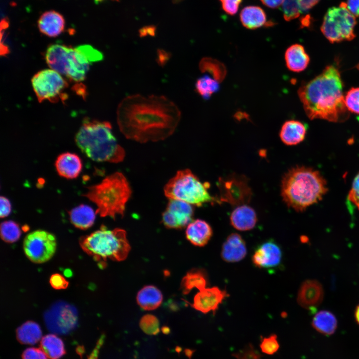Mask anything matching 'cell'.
<instances>
[{"label": "cell", "mask_w": 359, "mask_h": 359, "mask_svg": "<svg viewBox=\"0 0 359 359\" xmlns=\"http://www.w3.org/2000/svg\"><path fill=\"white\" fill-rule=\"evenodd\" d=\"M180 117L178 106L164 96L130 95L120 102L117 110L121 132L127 139L142 143L168 138Z\"/></svg>", "instance_id": "cell-1"}, {"label": "cell", "mask_w": 359, "mask_h": 359, "mask_svg": "<svg viewBox=\"0 0 359 359\" xmlns=\"http://www.w3.org/2000/svg\"><path fill=\"white\" fill-rule=\"evenodd\" d=\"M343 90V83L338 69L329 65L319 75L302 84L298 94L310 119L342 123L350 117Z\"/></svg>", "instance_id": "cell-2"}, {"label": "cell", "mask_w": 359, "mask_h": 359, "mask_svg": "<svg viewBox=\"0 0 359 359\" xmlns=\"http://www.w3.org/2000/svg\"><path fill=\"white\" fill-rule=\"evenodd\" d=\"M328 191L327 183L320 172L311 168H292L283 177L281 195L286 205L296 211L322 200Z\"/></svg>", "instance_id": "cell-3"}, {"label": "cell", "mask_w": 359, "mask_h": 359, "mask_svg": "<svg viewBox=\"0 0 359 359\" xmlns=\"http://www.w3.org/2000/svg\"><path fill=\"white\" fill-rule=\"evenodd\" d=\"M75 141L81 152L95 162L118 163L125 156V152L118 143L108 122L84 119Z\"/></svg>", "instance_id": "cell-4"}, {"label": "cell", "mask_w": 359, "mask_h": 359, "mask_svg": "<svg viewBox=\"0 0 359 359\" xmlns=\"http://www.w3.org/2000/svg\"><path fill=\"white\" fill-rule=\"evenodd\" d=\"M131 193L126 177L122 173L116 172L107 176L99 183L88 187L83 196L96 204L97 214L115 219L117 215H124Z\"/></svg>", "instance_id": "cell-5"}, {"label": "cell", "mask_w": 359, "mask_h": 359, "mask_svg": "<svg viewBox=\"0 0 359 359\" xmlns=\"http://www.w3.org/2000/svg\"><path fill=\"white\" fill-rule=\"evenodd\" d=\"M79 243L84 251L101 263L107 259L123 261L131 249L125 230L119 228L109 229L104 225L81 237Z\"/></svg>", "instance_id": "cell-6"}, {"label": "cell", "mask_w": 359, "mask_h": 359, "mask_svg": "<svg viewBox=\"0 0 359 359\" xmlns=\"http://www.w3.org/2000/svg\"><path fill=\"white\" fill-rule=\"evenodd\" d=\"M210 184L202 182L188 169L178 171L164 187V193L169 199L183 201L191 205L201 206L203 204L214 202L217 198L211 196L208 189Z\"/></svg>", "instance_id": "cell-7"}, {"label": "cell", "mask_w": 359, "mask_h": 359, "mask_svg": "<svg viewBox=\"0 0 359 359\" xmlns=\"http://www.w3.org/2000/svg\"><path fill=\"white\" fill-rule=\"evenodd\" d=\"M356 17L347 7L346 2L330 8L325 14L321 30L331 43L353 40L356 36L354 28Z\"/></svg>", "instance_id": "cell-8"}, {"label": "cell", "mask_w": 359, "mask_h": 359, "mask_svg": "<svg viewBox=\"0 0 359 359\" xmlns=\"http://www.w3.org/2000/svg\"><path fill=\"white\" fill-rule=\"evenodd\" d=\"M32 86L39 102L47 100L55 103L64 101L68 98L65 92L68 87L67 81L60 73L52 69H44L32 78Z\"/></svg>", "instance_id": "cell-9"}, {"label": "cell", "mask_w": 359, "mask_h": 359, "mask_svg": "<svg viewBox=\"0 0 359 359\" xmlns=\"http://www.w3.org/2000/svg\"><path fill=\"white\" fill-rule=\"evenodd\" d=\"M103 59V54L90 45L70 47L65 76L73 81L81 82L85 79L90 65Z\"/></svg>", "instance_id": "cell-10"}, {"label": "cell", "mask_w": 359, "mask_h": 359, "mask_svg": "<svg viewBox=\"0 0 359 359\" xmlns=\"http://www.w3.org/2000/svg\"><path fill=\"white\" fill-rule=\"evenodd\" d=\"M55 236L44 230L29 233L23 241V247L26 257L32 262L42 263L50 260L56 249Z\"/></svg>", "instance_id": "cell-11"}, {"label": "cell", "mask_w": 359, "mask_h": 359, "mask_svg": "<svg viewBox=\"0 0 359 359\" xmlns=\"http://www.w3.org/2000/svg\"><path fill=\"white\" fill-rule=\"evenodd\" d=\"M219 202L239 206L249 202L252 191L247 179L243 176L231 175L218 180Z\"/></svg>", "instance_id": "cell-12"}, {"label": "cell", "mask_w": 359, "mask_h": 359, "mask_svg": "<svg viewBox=\"0 0 359 359\" xmlns=\"http://www.w3.org/2000/svg\"><path fill=\"white\" fill-rule=\"evenodd\" d=\"M75 309L66 304L55 305L45 315L47 328L59 334H66L72 330L77 323Z\"/></svg>", "instance_id": "cell-13"}, {"label": "cell", "mask_w": 359, "mask_h": 359, "mask_svg": "<svg viewBox=\"0 0 359 359\" xmlns=\"http://www.w3.org/2000/svg\"><path fill=\"white\" fill-rule=\"evenodd\" d=\"M193 211L191 204L181 200L170 199L162 214L163 223L168 228H183L192 221Z\"/></svg>", "instance_id": "cell-14"}, {"label": "cell", "mask_w": 359, "mask_h": 359, "mask_svg": "<svg viewBox=\"0 0 359 359\" xmlns=\"http://www.w3.org/2000/svg\"><path fill=\"white\" fill-rule=\"evenodd\" d=\"M282 252L279 245L272 240L258 246L252 257L253 264L259 268L271 269L281 262Z\"/></svg>", "instance_id": "cell-15"}, {"label": "cell", "mask_w": 359, "mask_h": 359, "mask_svg": "<svg viewBox=\"0 0 359 359\" xmlns=\"http://www.w3.org/2000/svg\"><path fill=\"white\" fill-rule=\"evenodd\" d=\"M228 296L225 290H221L217 287L205 288L195 295L193 303L190 305L202 313L212 311L214 314L219 305Z\"/></svg>", "instance_id": "cell-16"}, {"label": "cell", "mask_w": 359, "mask_h": 359, "mask_svg": "<svg viewBox=\"0 0 359 359\" xmlns=\"http://www.w3.org/2000/svg\"><path fill=\"white\" fill-rule=\"evenodd\" d=\"M323 297L324 290L321 284L316 280H307L301 285L297 300L302 307L312 310L322 303Z\"/></svg>", "instance_id": "cell-17"}, {"label": "cell", "mask_w": 359, "mask_h": 359, "mask_svg": "<svg viewBox=\"0 0 359 359\" xmlns=\"http://www.w3.org/2000/svg\"><path fill=\"white\" fill-rule=\"evenodd\" d=\"M247 254L245 242L238 233L230 234L223 243L221 257L228 263L237 262L242 260Z\"/></svg>", "instance_id": "cell-18"}, {"label": "cell", "mask_w": 359, "mask_h": 359, "mask_svg": "<svg viewBox=\"0 0 359 359\" xmlns=\"http://www.w3.org/2000/svg\"><path fill=\"white\" fill-rule=\"evenodd\" d=\"M55 167L60 176L67 179H74L82 171V163L77 154L65 152L57 157Z\"/></svg>", "instance_id": "cell-19"}, {"label": "cell", "mask_w": 359, "mask_h": 359, "mask_svg": "<svg viewBox=\"0 0 359 359\" xmlns=\"http://www.w3.org/2000/svg\"><path fill=\"white\" fill-rule=\"evenodd\" d=\"M257 221V217L255 211L246 204L236 207L230 216L231 225L239 231H245L252 229Z\"/></svg>", "instance_id": "cell-20"}, {"label": "cell", "mask_w": 359, "mask_h": 359, "mask_svg": "<svg viewBox=\"0 0 359 359\" xmlns=\"http://www.w3.org/2000/svg\"><path fill=\"white\" fill-rule=\"evenodd\" d=\"M38 27L43 34L51 37L59 35L64 30L65 20L63 16L54 10L42 13L38 20Z\"/></svg>", "instance_id": "cell-21"}, {"label": "cell", "mask_w": 359, "mask_h": 359, "mask_svg": "<svg viewBox=\"0 0 359 359\" xmlns=\"http://www.w3.org/2000/svg\"><path fill=\"white\" fill-rule=\"evenodd\" d=\"M69 48L64 44H53L48 46L45 54V59L49 67L65 76Z\"/></svg>", "instance_id": "cell-22"}, {"label": "cell", "mask_w": 359, "mask_h": 359, "mask_svg": "<svg viewBox=\"0 0 359 359\" xmlns=\"http://www.w3.org/2000/svg\"><path fill=\"white\" fill-rule=\"evenodd\" d=\"M212 235L210 225L205 221L199 219L192 220L188 224L185 230L187 239L195 246L205 245Z\"/></svg>", "instance_id": "cell-23"}, {"label": "cell", "mask_w": 359, "mask_h": 359, "mask_svg": "<svg viewBox=\"0 0 359 359\" xmlns=\"http://www.w3.org/2000/svg\"><path fill=\"white\" fill-rule=\"evenodd\" d=\"M285 59L287 68L295 72L304 71L310 62V57L304 47L299 44H293L287 49Z\"/></svg>", "instance_id": "cell-24"}, {"label": "cell", "mask_w": 359, "mask_h": 359, "mask_svg": "<svg viewBox=\"0 0 359 359\" xmlns=\"http://www.w3.org/2000/svg\"><path fill=\"white\" fill-rule=\"evenodd\" d=\"M306 132V128L303 123L297 120H289L282 125L279 135L284 144L294 146L304 140Z\"/></svg>", "instance_id": "cell-25"}, {"label": "cell", "mask_w": 359, "mask_h": 359, "mask_svg": "<svg viewBox=\"0 0 359 359\" xmlns=\"http://www.w3.org/2000/svg\"><path fill=\"white\" fill-rule=\"evenodd\" d=\"M71 223L76 228L85 230L94 224L96 212L89 205L80 204L68 211Z\"/></svg>", "instance_id": "cell-26"}, {"label": "cell", "mask_w": 359, "mask_h": 359, "mask_svg": "<svg viewBox=\"0 0 359 359\" xmlns=\"http://www.w3.org/2000/svg\"><path fill=\"white\" fill-rule=\"evenodd\" d=\"M139 306L145 310H153L162 304L163 297L161 291L156 286L147 285L142 288L136 297Z\"/></svg>", "instance_id": "cell-27"}, {"label": "cell", "mask_w": 359, "mask_h": 359, "mask_svg": "<svg viewBox=\"0 0 359 359\" xmlns=\"http://www.w3.org/2000/svg\"><path fill=\"white\" fill-rule=\"evenodd\" d=\"M240 19L242 25L250 29L267 25L266 15L264 11L257 6H248L242 9Z\"/></svg>", "instance_id": "cell-28"}, {"label": "cell", "mask_w": 359, "mask_h": 359, "mask_svg": "<svg viewBox=\"0 0 359 359\" xmlns=\"http://www.w3.org/2000/svg\"><path fill=\"white\" fill-rule=\"evenodd\" d=\"M207 284L206 272L201 269H192L187 272L180 283L182 293L188 294L192 289L196 288L199 291L205 288Z\"/></svg>", "instance_id": "cell-29"}, {"label": "cell", "mask_w": 359, "mask_h": 359, "mask_svg": "<svg viewBox=\"0 0 359 359\" xmlns=\"http://www.w3.org/2000/svg\"><path fill=\"white\" fill-rule=\"evenodd\" d=\"M312 325L318 332L326 336L332 335L337 327V320L331 312L326 310L318 312L314 317Z\"/></svg>", "instance_id": "cell-30"}, {"label": "cell", "mask_w": 359, "mask_h": 359, "mask_svg": "<svg viewBox=\"0 0 359 359\" xmlns=\"http://www.w3.org/2000/svg\"><path fill=\"white\" fill-rule=\"evenodd\" d=\"M16 338L21 344L34 345L42 339V332L39 325L28 321L19 327L16 332Z\"/></svg>", "instance_id": "cell-31"}, {"label": "cell", "mask_w": 359, "mask_h": 359, "mask_svg": "<svg viewBox=\"0 0 359 359\" xmlns=\"http://www.w3.org/2000/svg\"><path fill=\"white\" fill-rule=\"evenodd\" d=\"M40 348L50 359H59L65 353L63 341L54 334L43 337L40 341Z\"/></svg>", "instance_id": "cell-32"}, {"label": "cell", "mask_w": 359, "mask_h": 359, "mask_svg": "<svg viewBox=\"0 0 359 359\" xmlns=\"http://www.w3.org/2000/svg\"><path fill=\"white\" fill-rule=\"evenodd\" d=\"M199 68L202 72H207L219 82H221L226 75L224 65L219 61L210 58L204 57L199 62Z\"/></svg>", "instance_id": "cell-33"}, {"label": "cell", "mask_w": 359, "mask_h": 359, "mask_svg": "<svg viewBox=\"0 0 359 359\" xmlns=\"http://www.w3.org/2000/svg\"><path fill=\"white\" fill-rule=\"evenodd\" d=\"M219 82L208 75H204L197 79L195 91L204 99H208L212 94L218 91L219 88Z\"/></svg>", "instance_id": "cell-34"}, {"label": "cell", "mask_w": 359, "mask_h": 359, "mask_svg": "<svg viewBox=\"0 0 359 359\" xmlns=\"http://www.w3.org/2000/svg\"><path fill=\"white\" fill-rule=\"evenodd\" d=\"M21 234L19 225L12 220H5L0 224V236L7 243H13L17 241Z\"/></svg>", "instance_id": "cell-35"}, {"label": "cell", "mask_w": 359, "mask_h": 359, "mask_svg": "<svg viewBox=\"0 0 359 359\" xmlns=\"http://www.w3.org/2000/svg\"><path fill=\"white\" fill-rule=\"evenodd\" d=\"M140 327L146 334L156 335L160 332V322L158 319L152 314L143 316L140 321Z\"/></svg>", "instance_id": "cell-36"}, {"label": "cell", "mask_w": 359, "mask_h": 359, "mask_svg": "<svg viewBox=\"0 0 359 359\" xmlns=\"http://www.w3.org/2000/svg\"><path fill=\"white\" fill-rule=\"evenodd\" d=\"M346 106L349 112L359 114V87H352L345 96Z\"/></svg>", "instance_id": "cell-37"}, {"label": "cell", "mask_w": 359, "mask_h": 359, "mask_svg": "<svg viewBox=\"0 0 359 359\" xmlns=\"http://www.w3.org/2000/svg\"><path fill=\"white\" fill-rule=\"evenodd\" d=\"M282 11L286 21L296 18L301 14L297 0H284Z\"/></svg>", "instance_id": "cell-38"}, {"label": "cell", "mask_w": 359, "mask_h": 359, "mask_svg": "<svg viewBox=\"0 0 359 359\" xmlns=\"http://www.w3.org/2000/svg\"><path fill=\"white\" fill-rule=\"evenodd\" d=\"M260 348L261 351L267 355H271L276 353L279 348L277 336L272 334L263 338L261 340Z\"/></svg>", "instance_id": "cell-39"}, {"label": "cell", "mask_w": 359, "mask_h": 359, "mask_svg": "<svg viewBox=\"0 0 359 359\" xmlns=\"http://www.w3.org/2000/svg\"><path fill=\"white\" fill-rule=\"evenodd\" d=\"M348 199L359 210V173L356 175L353 180L348 195Z\"/></svg>", "instance_id": "cell-40"}, {"label": "cell", "mask_w": 359, "mask_h": 359, "mask_svg": "<svg viewBox=\"0 0 359 359\" xmlns=\"http://www.w3.org/2000/svg\"><path fill=\"white\" fill-rule=\"evenodd\" d=\"M237 359H262L260 354L251 345H249L234 355Z\"/></svg>", "instance_id": "cell-41"}, {"label": "cell", "mask_w": 359, "mask_h": 359, "mask_svg": "<svg viewBox=\"0 0 359 359\" xmlns=\"http://www.w3.org/2000/svg\"><path fill=\"white\" fill-rule=\"evenodd\" d=\"M22 359H47V357L41 348H29L23 352Z\"/></svg>", "instance_id": "cell-42"}, {"label": "cell", "mask_w": 359, "mask_h": 359, "mask_svg": "<svg viewBox=\"0 0 359 359\" xmlns=\"http://www.w3.org/2000/svg\"><path fill=\"white\" fill-rule=\"evenodd\" d=\"M223 9L230 15H234L238 11L242 0H219Z\"/></svg>", "instance_id": "cell-43"}, {"label": "cell", "mask_w": 359, "mask_h": 359, "mask_svg": "<svg viewBox=\"0 0 359 359\" xmlns=\"http://www.w3.org/2000/svg\"><path fill=\"white\" fill-rule=\"evenodd\" d=\"M49 282L52 287L57 290L66 289L68 286V282L62 275L58 273L51 276Z\"/></svg>", "instance_id": "cell-44"}, {"label": "cell", "mask_w": 359, "mask_h": 359, "mask_svg": "<svg viewBox=\"0 0 359 359\" xmlns=\"http://www.w3.org/2000/svg\"><path fill=\"white\" fill-rule=\"evenodd\" d=\"M0 216L1 218L7 217L11 211V205L8 198L3 196L0 198Z\"/></svg>", "instance_id": "cell-45"}, {"label": "cell", "mask_w": 359, "mask_h": 359, "mask_svg": "<svg viewBox=\"0 0 359 359\" xmlns=\"http://www.w3.org/2000/svg\"><path fill=\"white\" fill-rule=\"evenodd\" d=\"M320 0H297L301 13L308 11Z\"/></svg>", "instance_id": "cell-46"}, {"label": "cell", "mask_w": 359, "mask_h": 359, "mask_svg": "<svg viewBox=\"0 0 359 359\" xmlns=\"http://www.w3.org/2000/svg\"><path fill=\"white\" fill-rule=\"evenodd\" d=\"M171 57V53L163 49L157 51V62L161 66H164Z\"/></svg>", "instance_id": "cell-47"}, {"label": "cell", "mask_w": 359, "mask_h": 359, "mask_svg": "<svg viewBox=\"0 0 359 359\" xmlns=\"http://www.w3.org/2000/svg\"><path fill=\"white\" fill-rule=\"evenodd\" d=\"M346 6L355 17L359 16V0H347Z\"/></svg>", "instance_id": "cell-48"}, {"label": "cell", "mask_w": 359, "mask_h": 359, "mask_svg": "<svg viewBox=\"0 0 359 359\" xmlns=\"http://www.w3.org/2000/svg\"><path fill=\"white\" fill-rule=\"evenodd\" d=\"M104 338L102 336L96 343V346L89 355L87 359H98L100 349L104 343Z\"/></svg>", "instance_id": "cell-49"}, {"label": "cell", "mask_w": 359, "mask_h": 359, "mask_svg": "<svg viewBox=\"0 0 359 359\" xmlns=\"http://www.w3.org/2000/svg\"><path fill=\"white\" fill-rule=\"evenodd\" d=\"M156 27L154 25H149L141 28L139 30L140 37H145L148 35L155 36L156 34Z\"/></svg>", "instance_id": "cell-50"}, {"label": "cell", "mask_w": 359, "mask_h": 359, "mask_svg": "<svg viewBox=\"0 0 359 359\" xmlns=\"http://www.w3.org/2000/svg\"><path fill=\"white\" fill-rule=\"evenodd\" d=\"M261 2L266 6L276 8L282 4L284 0H260Z\"/></svg>", "instance_id": "cell-51"}, {"label": "cell", "mask_w": 359, "mask_h": 359, "mask_svg": "<svg viewBox=\"0 0 359 359\" xmlns=\"http://www.w3.org/2000/svg\"><path fill=\"white\" fill-rule=\"evenodd\" d=\"M248 117L249 116L246 113L241 112L236 113L235 115V118L238 120H241L244 119H248Z\"/></svg>", "instance_id": "cell-52"}, {"label": "cell", "mask_w": 359, "mask_h": 359, "mask_svg": "<svg viewBox=\"0 0 359 359\" xmlns=\"http://www.w3.org/2000/svg\"><path fill=\"white\" fill-rule=\"evenodd\" d=\"M355 316L357 323L359 325V305L357 307L356 309Z\"/></svg>", "instance_id": "cell-53"}, {"label": "cell", "mask_w": 359, "mask_h": 359, "mask_svg": "<svg viewBox=\"0 0 359 359\" xmlns=\"http://www.w3.org/2000/svg\"><path fill=\"white\" fill-rule=\"evenodd\" d=\"M103 0H95V1H96V2H101V1H103Z\"/></svg>", "instance_id": "cell-54"}]
</instances>
